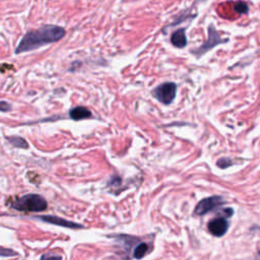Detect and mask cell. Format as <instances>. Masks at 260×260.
<instances>
[{
  "label": "cell",
  "mask_w": 260,
  "mask_h": 260,
  "mask_svg": "<svg viewBox=\"0 0 260 260\" xmlns=\"http://www.w3.org/2000/svg\"><path fill=\"white\" fill-rule=\"evenodd\" d=\"M9 141L16 147H22V148H28L29 144L28 142L22 138V137H18V136H13L9 138Z\"/></svg>",
  "instance_id": "cell-11"
},
{
  "label": "cell",
  "mask_w": 260,
  "mask_h": 260,
  "mask_svg": "<svg viewBox=\"0 0 260 260\" xmlns=\"http://www.w3.org/2000/svg\"><path fill=\"white\" fill-rule=\"evenodd\" d=\"M177 93V85L173 82L163 83L153 90V96L163 104L169 105L174 101Z\"/></svg>",
  "instance_id": "cell-3"
},
{
  "label": "cell",
  "mask_w": 260,
  "mask_h": 260,
  "mask_svg": "<svg viewBox=\"0 0 260 260\" xmlns=\"http://www.w3.org/2000/svg\"><path fill=\"white\" fill-rule=\"evenodd\" d=\"M65 36V30L59 26L46 25L36 31L27 33L16 49V53H24L38 49L44 45L58 42Z\"/></svg>",
  "instance_id": "cell-1"
},
{
  "label": "cell",
  "mask_w": 260,
  "mask_h": 260,
  "mask_svg": "<svg viewBox=\"0 0 260 260\" xmlns=\"http://www.w3.org/2000/svg\"><path fill=\"white\" fill-rule=\"evenodd\" d=\"M209 32H210V37H209V41L199 49V52L202 54L204 52H206L207 50L212 49L213 47H215L216 45L224 42L222 39H221V36L219 35V33L215 30L214 26H210V29H209Z\"/></svg>",
  "instance_id": "cell-7"
},
{
  "label": "cell",
  "mask_w": 260,
  "mask_h": 260,
  "mask_svg": "<svg viewBox=\"0 0 260 260\" xmlns=\"http://www.w3.org/2000/svg\"><path fill=\"white\" fill-rule=\"evenodd\" d=\"M224 204V199L221 196H213V197H207L201 200L196 209H195V214L198 216H202L207 214L209 212L217 209L219 205Z\"/></svg>",
  "instance_id": "cell-4"
},
{
  "label": "cell",
  "mask_w": 260,
  "mask_h": 260,
  "mask_svg": "<svg viewBox=\"0 0 260 260\" xmlns=\"http://www.w3.org/2000/svg\"><path fill=\"white\" fill-rule=\"evenodd\" d=\"M38 219L46 222V223H50L56 226H62V227H66V228H70V229H76V228H82L81 225H78L76 223L73 222H68L64 219L55 217V216H41L38 217Z\"/></svg>",
  "instance_id": "cell-6"
},
{
  "label": "cell",
  "mask_w": 260,
  "mask_h": 260,
  "mask_svg": "<svg viewBox=\"0 0 260 260\" xmlns=\"http://www.w3.org/2000/svg\"><path fill=\"white\" fill-rule=\"evenodd\" d=\"M69 116L72 120L78 121V120L90 118L92 116V113L89 109H86L85 107H75L70 110Z\"/></svg>",
  "instance_id": "cell-9"
},
{
  "label": "cell",
  "mask_w": 260,
  "mask_h": 260,
  "mask_svg": "<svg viewBox=\"0 0 260 260\" xmlns=\"http://www.w3.org/2000/svg\"><path fill=\"white\" fill-rule=\"evenodd\" d=\"M48 257H57V258H60V256H57V255H45V256H43L42 258H48Z\"/></svg>",
  "instance_id": "cell-14"
},
{
  "label": "cell",
  "mask_w": 260,
  "mask_h": 260,
  "mask_svg": "<svg viewBox=\"0 0 260 260\" xmlns=\"http://www.w3.org/2000/svg\"><path fill=\"white\" fill-rule=\"evenodd\" d=\"M11 110H12V106L9 103H7L5 101H0V111L9 112Z\"/></svg>",
  "instance_id": "cell-13"
},
{
  "label": "cell",
  "mask_w": 260,
  "mask_h": 260,
  "mask_svg": "<svg viewBox=\"0 0 260 260\" xmlns=\"http://www.w3.org/2000/svg\"><path fill=\"white\" fill-rule=\"evenodd\" d=\"M229 224L226 219L224 218H217L209 223V230L210 232L217 237L224 236L228 231Z\"/></svg>",
  "instance_id": "cell-5"
},
{
  "label": "cell",
  "mask_w": 260,
  "mask_h": 260,
  "mask_svg": "<svg viewBox=\"0 0 260 260\" xmlns=\"http://www.w3.org/2000/svg\"><path fill=\"white\" fill-rule=\"evenodd\" d=\"M147 250H148L147 244L146 243H140L135 247L134 252H133V257L136 258V259H140L146 254Z\"/></svg>",
  "instance_id": "cell-10"
},
{
  "label": "cell",
  "mask_w": 260,
  "mask_h": 260,
  "mask_svg": "<svg viewBox=\"0 0 260 260\" xmlns=\"http://www.w3.org/2000/svg\"><path fill=\"white\" fill-rule=\"evenodd\" d=\"M171 42L177 48H184L187 45V38L185 35V30L180 29L176 31L171 37Z\"/></svg>",
  "instance_id": "cell-8"
},
{
  "label": "cell",
  "mask_w": 260,
  "mask_h": 260,
  "mask_svg": "<svg viewBox=\"0 0 260 260\" xmlns=\"http://www.w3.org/2000/svg\"><path fill=\"white\" fill-rule=\"evenodd\" d=\"M12 206L19 212L37 213L45 211L48 204L46 199L39 194H27L16 200Z\"/></svg>",
  "instance_id": "cell-2"
},
{
  "label": "cell",
  "mask_w": 260,
  "mask_h": 260,
  "mask_svg": "<svg viewBox=\"0 0 260 260\" xmlns=\"http://www.w3.org/2000/svg\"><path fill=\"white\" fill-rule=\"evenodd\" d=\"M235 11L239 14V15H242V14H247L248 11H249V8L248 6L245 4V3H237L236 6H235Z\"/></svg>",
  "instance_id": "cell-12"
}]
</instances>
